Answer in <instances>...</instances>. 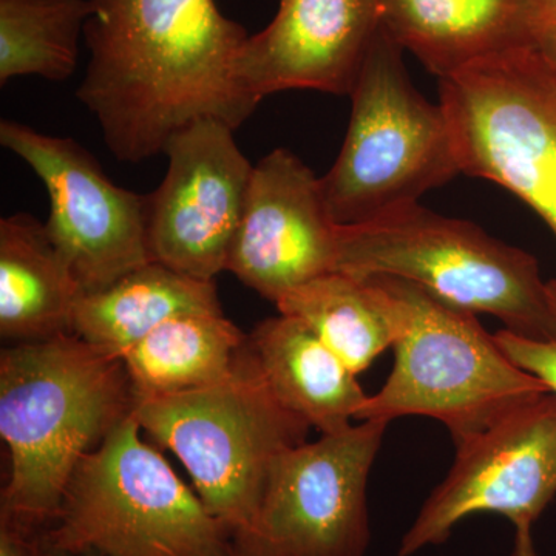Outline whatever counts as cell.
Masks as SVG:
<instances>
[{
    "label": "cell",
    "instance_id": "1",
    "mask_svg": "<svg viewBox=\"0 0 556 556\" xmlns=\"http://www.w3.org/2000/svg\"><path fill=\"white\" fill-rule=\"evenodd\" d=\"M90 61L76 97L123 163L163 153L172 135L214 118L239 129L260 102L237 79L249 38L215 0H91Z\"/></svg>",
    "mask_w": 556,
    "mask_h": 556
},
{
    "label": "cell",
    "instance_id": "2",
    "mask_svg": "<svg viewBox=\"0 0 556 556\" xmlns=\"http://www.w3.org/2000/svg\"><path fill=\"white\" fill-rule=\"evenodd\" d=\"M123 358L61 334L3 348L0 437L10 452L0 514L47 530L80 460L134 415Z\"/></svg>",
    "mask_w": 556,
    "mask_h": 556
},
{
    "label": "cell",
    "instance_id": "3",
    "mask_svg": "<svg viewBox=\"0 0 556 556\" xmlns=\"http://www.w3.org/2000/svg\"><path fill=\"white\" fill-rule=\"evenodd\" d=\"M336 273L409 281L456 308L495 316L522 338L556 339L538 260L420 203L367 225L340 226Z\"/></svg>",
    "mask_w": 556,
    "mask_h": 556
},
{
    "label": "cell",
    "instance_id": "4",
    "mask_svg": "<svg viewBox=\"0 0 556 556\" xmlns=\"http://www.w3.org/2000/svg\"><path fill=\"white\" fill-rule=\"evenodd\" d=\"M346 138L320 178L342 228L367 225L419 203L460 174L447 115L413 86L404 50L383 27L354 84Z\"/></svg>",
    "mask_w": 556,
    "mask_h": 556
},
{
    "label": "cell",
    "instance_id": "5",
    "mask_svg": "<svg viewBox=\"0 0 556 556\" xmlns=\"http://www.w3.org/2000/svg\"><path fill=\"white\" fill-rule=\"evenodd\" d=\"M134 416L141 430L181 460L197 495L230 538L257 514L274 460L306 442L311 428L278 401L249 342L228 378L135 402Z\"/></svg>",
    "mask_w": 556,
    "mask_h": 556
},
{
    "label": "cell",
    "instance_id": "6",
    "mask_svg": "<svg viewBox=\"0 0 556 556\" xmlns=\"http://www.w3.org/2000/svg\"><path fill=\"white\" fill-rule=\"evenodd\" d=\"M131 415L80 460L47 547L101 556H225L232 538L141 439Z\"/></svg>",
    "mask_w": 556,
    "mask_h": 556
},
{
    "label": "cell",
    "instance_id": "7",
    "mask_svg": "<svg viewBox=\"0 0 556 556\" xmlns=\"http://www.w3.org/2000/svg\"><path fill=\"white\" fill-rule=\"evenodd\" d=\"M383 278L401 313L396 358L387 382L368 396L357 420L390 424L402 416L433 417L456 442L551 391L506 356L477 314L409 281Z\"/></svg>",
    "mask_w": 556,
    "mask_h": 556
},
{
    "label": "cell",
    "instance_id": "8",
    "mask_svg": "<svg viewBox=\"0 0 556 556\" xmlns=\"http://www.w3.org/2000/svg\"><path fill=\"white\" fill-rule=\"evenodd\" d=\"M460 174L525 201L556 237V67L530 47L439 79Z\"/></svg>",
    "mask_w": 556,
    "mask_h": 556
},
{
    "label": "cell",
    "instance_id": "9",
    "mask_svg": "<svg viewBox=\"0 0 556 556\" xmlns=\"http://www.w3.org/2000/svg\"><path fill=\"white\" fill-rule=\"evenodd\" d=\"M388 426L358 420L281 453L232 547L241 556H365L368 478Z\"/></svg>",
    "mask_w": 556,
    "mask_h": 556
},
{
    "label": "cell",
    "instance_id": "10",
    "mask_svg": "<svg viewBox=\"0 0 556 556\" xmlns=\"http://www.w3.org/2000/svg\"><path fill=\"white\" fill-rule=\"evenodd\" d=\"M455 445V463L402 538L399 556L444 544L471 515H503L515 527H533L554 501L556 396L552 391L522 402Z\"/></svg>",
    "mask_w": 556,
    "mask_h": 556
},
{
    "label": "cell",
    "instance_id": "11",
    "mask_svg": "<svg viewBox=\"0 0 556 556\" xmlns=\"http://www.w3.org/2000/svg\"><path fill=\"white\" fill-rule=\"evenodd\" d=\"M0 144L24 160L46 186L47 232L83 294L101 291L153 262L148 199L110 181L97 159L75 139L50 137L3 119Z\"/></svg>",
    "mask_w": 556,
    "mask_h": 556
},
{
    "label": "cell",
    "instance_id": "12",
    "mask_svg": "<svg viewBox=\"0 0 556 556\" xmlns=\"http://www.w3.org/2000/svg\"><path fill=\"white\" fill-rule=\"evenodd\" d=\"M163 153L169 159L166 177L146 195L150 255L186 276L214 281L226 270L254 166L232 127L214 118L175 131Z\"/></svg>",
    "mask_w": 556,
    "mask_h": 556
},
{
    "label": "cell",
    "instance_id": "13",
    "mask_svg": "<svg viewBox=\"0 0 556 556\" xmlns=\"http://www.w3.org/2000/svg\"><path fill=\"white\" fill-rule=\"evenodd\" d=\"M339 236L320 178L288 149H276L254 166L226 270L276 303L338 270Z\"/></svg>",
    "mask_w": 556,
    "mask_h": 556
},
{
    "label": "cell",
    "instance_id": "14",
    "mask_svg": "<svg viewBox=\"0 0 556 556\" xmlns=\"http://www.w3.org/2000/svg\"><path fill=\"white\" fill-rule=\"evenodd\" d=\"M380 27L379 0H278L244 42L237 79L257 102L285 90L350 97Z\"/></svg>",
    "mask_w": 556,
    "mask_h": 556
},
{
    "label": "cell",
    "instance_id": "15",
    "mask_svg": "<svg viewBox=\"0 0 556 556\" xmlns=\"http://www.w3.org/2000/svg\"><path fill=\"white\" fill-rule=\"evenodd\" d=\"M383 30L439 79L527 46L526 0H379Z\"/></svg>",
    "mask_w": 556,
    "mask_h": 556
},
{
    "label": "cell",
    "instance_id": "16",
    "mask_svg": "<svg viewBox=\"0 0 556 556\" xmlns=\"http://www.w3.org/2000/svg\"><path fill=\"white\" fill-rule=\"evenodd\" d=\"M248 342L278 401L311 428L338 433L357 420L368 396L356 372L303 321L283 314L266 318Z\"/></svg>",
    "mask_w": 556,
    "mask_h": 556
},
{
    "label": "cell",
    "instance_id": "17",
    "mask_svg": "<svg viewBox=\"0 0 556 556\" xmlns=\"http://www.w3.org/2000/svg\"><path fill=\"white\" fill-rule=\"evenodd\" d=\"M83 295L75 274L30 214L0 219V334L11 342H39L72 332Z\"/></svg>",
    "mask_w": 556,
    "mask_h": 556
},
{
    "label": "cell",
    "instance_id": "18",
    "mask_svg": "<svg viewBox=\"0 0 556 556\" xmlns=\"http://www.w3.org/2000/svg\"><path fill=\"white\" fill-rule=\"evenodd\" d=\"M222 311L214 281L199 280L159 262L130 270L108 288L80 295L72 334L123 358L131 346L170 318Z\"/></svg>",
    "mask_w": 556,
    "mask_h": 556
},
{
    "label": "cell",
    "instance_id": "19",
    "mask_svg": "<svg viewBox=\"0 0 556 556\" xmlns=\"http://www.w3.org/2000/svg\"><path fill=\"white\" fill-rule=\"evenodd\" d=\"M276 305L313 329L356 375L393 348L401 332L397 302L383 277L327 274L292 289Z\"/></svg>",
    "mask_w": 556,
    "mask_h": 556
},
{
    "label": "cell",
    "instance_id": "20",
    "mask_svg": "<svg viewBox=\"0 0 556 556\" xmlns=\"http://www.w3.org/2000/svg\"><path fill=\"white\" fill-rule=\"evenodd\" d=\"M248 345L222 311L181 314L123 356L135 402L188 393L228 378Z\"/></svg>",
    "mask_w": 556,
    "mask_h": 556
},
{
    "label": "cell",
    "instance_id": "21",
    "mask_svg": "<svg viewBox=\"0 0 556 556\" xmlns=\"http://www.w3.org/2000/svg\"><path fill=\"white\" fill-rule=\"evenodd\" d=\"M93 13L91 0H0V84L21 76L70 78Z\"/></svg>",
    "mask_w": 556,
    "mask_h": 556
},
{
    "label": "cell",
    "instance_id": "22",
    "mask_svg": "<svg viewBox=\"0 0 556 556\" xmlns=\"http://www.w3.org/2000/svg\"><path fill=\"white\" fill-rule=\"evenodd\" d=\"M547 288L556 316V278L547 281ZM495 339L515 365L540 379L556 396V339L522 338L506 328L497 331Z\"/></svg>",
    "mask_w": 556,
    "mask_h": 556
},
{
    "label": "cell",
    "instance_id": "23",
    "mask_svg": "<svg viewBox=\"0 0 556 556\" xmlns=\"http://www.w3.org/2000/svg\"><path fill=\"white\" fill-rule=\"evenodd\" d=\"M527 46L556 67V0H526Z\"/></svg>",
    "mask_w": 556,
    "mask_h": 556
},
{
    "label": "cell",
    "instance_id": "24",
    "mask_svg": "<svg viewBox=\"0 0 556 556\" xmlns=\"http://www.w3.org/2000/svg\"><path fill=\"white\" fill-rule=\"evenodd\" d=\"M43 532L0 514V556H43Z\"/></svg>",
    "mask_w": 556,
    "mask_h": 556
},
{
    "label": "cell",
    "instance_id": "25",
    "mask_svg": "<svg viewBox=\"0 0 556 556\" xmlns=\"http://www.w3.org/2000/svg\"><path fill=\"white\" fill-rule=\"evenodd\" d=\"M511 556H540L533 543L532 526L515 527L514 548Z\"/></svg>",
    "mask_w": 556,
    "mask_h": 556
},
{
    "label": "cell",
    "instance_id": "26",
    "mask_svg": "<svg viewBox=\"0 0 556 556\" xmlns=\"http://www.w3.org/2000/svg\"><path fill=\"white\" fill-rule=\"evenodd\" d=\"M43 556H101L94 554V552H67V551H58V548H50L46 546V551H43Z\"/></svg>",
    "mask_w": 556,
    "mask_h": 556
},
{
    "label": "cell",
    "instance_id": "27",
    "mask_svg": "<svg viewBox=\"0 0 556 556\" xmlns=\"http://www.w3.org/2000/svg\"><path fill=\"white\" fill-rule=\"evenodd\" d=\"M225 556H241V555L239 554V552L236 551V548L232 547V543H230L228 554H226Z\"/></svg>",
    "mask_w": 556,
    "mask_h": 556
}]
</instances>
